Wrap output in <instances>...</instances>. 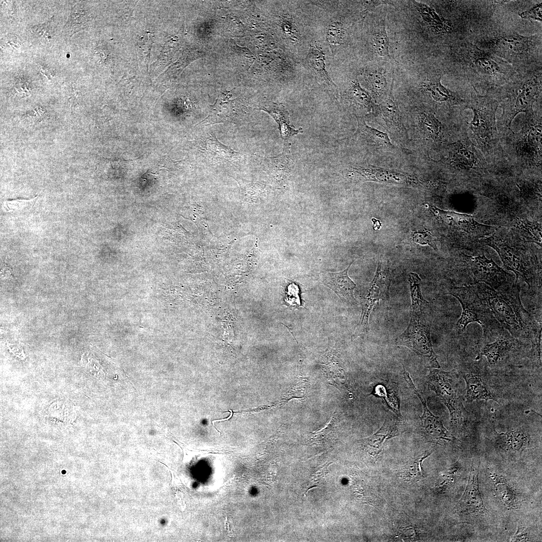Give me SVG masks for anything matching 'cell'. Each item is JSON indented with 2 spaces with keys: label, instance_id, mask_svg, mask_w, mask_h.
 I'll list each match as a JSON object with an SVG mask.
<instances>
[{
  "label": "cell",
  "instance_id": "f546056e",
  "mask_svg": "<svg viewBox=\"0 0 542 542\" xmlns=\"http://www.w3.org/2000/svg\"><path fill=\"white\" fill-rule=\"evenodd\" d=\"M409 282L412 301V312H423L428 302L423 298L422 295L421 279L417 274L412 272L409 275Z\"/></svg>",
  "mask_w": 542,
  "mask_h": 542
},
{
  "label": "cell",
  "instance_id": "6da1fadb",
  "mask_svg": "<svg viewBox=\"0 0 542 542\" xmlns=\"http://www.w3.org/2000/svg\"><path fill=\"white\" fill-rule=\"evenodd\" d=\"M473 285L494 318L513 337L528 339L533 345L541 342V325H537L523 306L517 283L515 282L498 290L483 283Z\"/></svg>",
  "mask_w": 542,
  "mask_h": 542
},
{
  "label": "cell",
  "instance_id": "277c9868",
  "mask_svg": "<svg viewBox=\"0 0 542 542\" xmlns=\"http://www.w3.org/2000/svg\"><path fill=\"white\" fill-rule=\"evenodd\" d=\"M458 268L461 277L460 286L483 283L498 290L515 282L510 274L484 254L477 256L463 254Z\"/></svg>",
  "mask_w": 542,
  "mask_h": 542
},
{
  "label": "cell",
  "instance_id": "1f68e13d",
  "mask_svg": "<svg viewBox=\"0 0 542 542\" xmlns=\"http://www.w3.org/2000/svg\"><path fill=\"white\" fill-rule=\"evenodd\" d=\"M346 36V30L342 23L333 21L326 31V40L331 49H334L343 44Z\"/></svg>",
  "mask_w": 542,
  "mask_h": 542
},
{
  "label": "cell",
  "instance_id": "60d3db41",
  "mask_svg": "<svg viewBox=\"0 0 542 542\" xmlns=\"http://www.w3.org/2000/svg\"><path fill=\"white\" fill-rule=\"evenodd\" d=\"M529 539L528 531L524 527L520 526L518 527L515 534L511 539V541H529Z\"/></svg>",
  "mask_w": 542,
  "mask_h": 542
},
{
  "label": "cell",
  "instance_id": "8992f818",
  "mask_svg": "<svg viewBox=\"0 0 542 542\" xmlns=\"http://www.w3.org/2000/svg\"><path fill=\"white\" fill-rule=\"evenodd\" d=\"M431 325L424 311L411 312L406 329L396 339V344L404 346L421 356L430 368H440L431 338Z\"/></svg>",
  "mask_w": 542,
  "mask_h": 542
},
{
  "label": "cell",
  "instance_id": "83f0119b",
  "mask_svg": "<svg viewBox=\"0 0 542 542\" xmlns=\"http://www.w3.org/2000/svg\"><path fill=\"white\" fill-rule=\"evenodd\" d=\"M491 476L494 482V489L497 497L507 508H515L517 496L513 489L499 475L494 474Z\"/></svg>",
  "mask_w": 542,
  "mask_h": 542
},
{
  "label": "cell",
  "instance_id": "ba28073f",
  "mask_svg": "<svg viewBox=\"0 0 542 542\" xmlns=\"http://www.w3.org/2000/svg\"><path fill=\"white\" fill-rule=\"evenodd\" d=\"M466 57H468L470 66L480 77L496 80L508 79L513 71L509 65L494 54L481 50L474 46L466 49Z\"/></svg>",
  "mask_w": 542,
  "mask_h": 542
},
{
  "label": "cell",
  "instance_id": "4316f807",
  "mask_svg": "<svg viewBox=\"0 0 542 542\" xmlns=\"http://www.w3.org/2000/svg\"><path fill=\"white\" fill-rule=\"evenodd\" d=\"M379 107L387 125L405 132L398 107L390 92L382 100Z\"/></svg>",
  "mask_w": 542,
  "mask_h": 542
},
{
  "label": "cell",
  "instance_id": "ac0fdd59",
  "mask_svg": "<svg viewBox=\"0 0 542 542\" xmlns=\"http://www.w3.org/2000/svg\"><path fill=\"white\" fill-rule=\"evenodd\" d=\"M344 96L354 110L359 113H368L379 110V107L378 108L373 102L369 93L356 80L350 82Z\"/></svg>",
  "mask_w": 542,
  "mask_h": 542
},
{
  "label": "cell",
  "instance_id": "484cf974",
  "mask_svg": "<svg viewBox=\"0 0 542 542\" xmlns=\"http://www.w3.org/2000/svg\"><path fill=\"white\" fill-rule=\"evenodd\" d=\"M205 150L209 157L219 161H238L241 159L239 153L222 144L212 134L205 140Z\"/></svg>",
  "mask_w": 542,
  "mask_h": 542
},
{
  "label": "cell",
  "instance_id": "836d02e7",
  "mask_svg": "<svg viewBox=\"0 0 542 542\" xmlns=\"http://www.w3.org/2000/svg\"><path fill=\"white\" fill-rule=\"evenodd\" d=\"M420 120L421 126L424 133L428 137L436 139L438 137L441 130V123L430 113H422Z\"/></svg>",
  "mask_w": 542,
  "mask_h": 542
},
{
  "label": "cell",
  "instance_id": "3957f363",
  "mask_svg": "<svg viewBox=\"0 0 542 542\" xmlns=\"http://www.w3.org/2000/svg\"><path fill=\"white\" fill-rule=\"evenodd\" d=\"M449 294L460 302L462 312L456 323L460 334L464 332L468 324L477 322L486 336L502 328L486 304L482 301L474 285L452 288Z\"/></svg>",
  "mask_w": 542,
  "mask_h": 542
},
{
  "label": "cell",
  "instance_id": "8d00e7d4",
  "mask_svg": "<svg viewBox=\"0 0 542 542\" xmlns=\"http://www.w3.org/2000/svg\"><path fill=\"white\" fill-rule=\"evenodd\" d=\"M413 240L421 244H429L434 249H437L435 238L428 231H420L414 233Z\"/></svg>",
  "mask_w": 542,
  "mask_h": 542
},
{
  "label": "cell",
  "instance_id": "d4e9b609",
  "mask_svg": "<svg viewBox=\"0 0 542 542\" xmlns=\"http://www.w3.org/2000/svg\"><path fill=\"white\" fill-rule=\"evenodd\" d=\"M440 74L433 75L424 83L423 87L437 102L455 104L458 100L455 93L443 86L441 83Z\"/></svg>",
  "mask_w": 542,
  "mask_h": 542
},
{
  "label": "cell",
  "instance_id": "5bb4252c",
  "mask_svg": "<svg viewBox=\"0 0 542 542\" xmlns=\"http://www.w3.org/2000/svg\"><path fill=\"white\" fill-rule=\"evenodd\" d=\"M484 337L489 341L483 346L481 354L486 357L491 365H496L505 356L517 341L503 328Z\"/></svg>",
  "mask_w": 542,
  "mask_h": 542
},
{
  "label": "cell",
  "instance_id": "ab89813d",
  "mask_svg": "<svg viewBox=\"0 0 542 542\" xmlns=\"http://www.w3.org/2000/svg\"><path fill=\"white\" fill-rule=\"evenodd\" d=\"M466 149H461L456 154L455 157L457 161L465 165H470L473 162L474 156L472 153Z\"/></svg>",
  "mask_w": 542,
  "mask_h": 542
},
{
  "label": "cell",
  "instance_id": "e0dca14e",
  "mask_svg": "<svg viewBox=\"0 0 542 542\" xmlns=\"http://www.w3.org/2000/svg\"><path fill=\"white\" fill-rule=\"evenodd\" d=\"M352 262L342 272H324L321 274L322 282L332 290L342 300L351 304H354L356 302L353 295L356 284L348 275V269Z\"/></svg>",
  "mask_w": 542,
  "mask_h": 542
},
{
  "label": "cell",
  "instance_id": "d6986e66",
  "mask_svg": "<svg viewBox=\"0 0 542 542\" xmlns=\"http://www.w3.org/2000/svg\"><path fill=\"white\" fill-rule=\"evenodd\" d=\"M466 385V400L472 402L474 400H484L485 402L493 400L498 402L489 389L487 384L477 374L466 373L463 374Z\"/></svg>",
  "mask_w": 542,
  "mask_h": 542
},
{
  "label": "cell",
  "instance_id": "7402d4cb",
  "mask_svg": "<svg viewBox=\"0 0 542 542\" xmlns=\"http://www.w3.org/2000/svg\"><path fill=\"white\" fill-rule=\"evenodd\" d=\"M356 118L358 125L354 134L356 139L361 140L366 144L385 149H392L394 148L386 133L369 126L362 117L356 116Z\"/></svg>",
  "mask_w": 542,
  "mask_h": 542
},
{
  "label": "cell",
  "instance_id": "2e32d148",
  "mask_svg": "<svg viewBox=\"0 0 542 542\" xmlns=\"http://www.w3.org/2000/svg\"><path fill=\"white\" fill-rule=\"evenodd\" d=\"M353 171L360 175L366 181L406 186H415L420 183L415 177L394 170L369 166L366 167L354 168Z\"/></svg>",
  "mask_w": 542,
  "mask_h": 542
},
{
  "label": "cell",
  "instance_id": "7c38bea8",
  "mask_svg": "<svg viewBox=\"0 0 542 542\" xmlns=\"http://www.w3.org/2000/svg\"><path fill=\"white\" fill-rule=\"evenodd\" d=\"M514 81L517 93L510 105V113L514 117L517 113L530 110L541 87V73L520 77Z\"/></svg>",
  "mask_w": 542,
  "mask_h": 542
},
{
  "label": "cell",
  "instance_id": "30bf717a",
  "mask_svg": "<svg viewBox=\"0 0 542 542\" xmlns=\"http://www.w3.org/2000/svg\"><path fill=\"white\" fill-rule=\"evenodd\" d=\"M535 40L534 37L505 34L492 39L490 48L499 57L512 61L527 56L535 46Z\"/></svg>",
  "mask_w": 542,
  "mask_h": 542
},
{
  "label": "cell",
  "instance_id": "5b68a950",
  "mask_svg": "<svg viewBox=\"0 0 542 542\" xmlns=\"http://www.w3.org/2000/svg\"><path fill=\"white\" fill-rule=\"evenodd\" d=\"M429 388L434 391L448 408L452 426L464 425L468 413L463 404L457 387V376L454 371L430 368L427 376Z\"/></svg>",
  "mask_w": 542,
  "mask_h": 542
},
{
  "label": "cell",
  "instance_id": "7a4b0ae2",
  "mask_svg": "<svg viewBox=\"0 0 542 542\" xmlns=\"http://www.w3.org/2000/svg\"><path fill=\"white\" fill-rule=\"evenodd\" d=\"M480 242L494 249L499 255L504 267L513 272L515 282L522 281L532 293L541 289V266L519 238L506 230H497L491 236L482 238Z\"/></svg>",
  "mask_w": 542,
  "mask_h": 542
},
{
  "label": "cell",
  "instance_id": "ffe728a7",
  "mask_svg": "<svg viewBox=\"0 0 542 542\" xmlns=\"http://www.w3.org/2000/svg\"><path fill=\"white\" fill-rule=\"evenodd\" d=\"M496 443L498 448L510 453L522 451L529 444L527 435L521 429H511L505 433H497Z\"/></svg>",
  "mask_w": 542,
  "mask_h": 542
},
{
  "label": "cell",
  "instance_id": "e575fe53",
  "mask_svg": "<svg viewBox=\"0 0 542 542\" xmlns=\"http://www.w3.org/2000/svg\"><path fill=\"white\" fill-rule=\"evenodd\" d=\"M37 197L32 199H17L3 202L2 209L6 212L20 213L33 207Z\"/></svg>",
  "mask_w": 542,
  "mask_h": 542
},
{
  "label": "cell",
  "instance_id": "4dcf8cb0",
  "mask_svg": "<svg viewBox=\"0 0 542 542\" xmlns=\"http://www.w3.org/2000/svg\"><path fill=\"white\" fill-rule=\"evenodd\" d=\"M515 227L526 241L541 245V229L539 224L526 220H518L515 222Z\"/></svg>",
  "mask_w": 542,
  "mask_h": 542
},
{
  "label": "cell",
  "instance_id": "44dd1931",
  "mask_svg": "<svg viewBox=\"0 0 542 542\" xmlns=\"http://www.w3.org/2000/svg\"><path fill=\"white\" fill-rule=\"evenodd\" d=\"M259 109L266 112L275 120L279 125L281 137L285 142L293 136L303 133L302 128L295 129L290 124L289 113L282 104L273 103L267 106H261Z\"/></svg>",
  "mask_w": 542,
  "mask_h": 542
},
{
  "label": "cell",
  "instance_id": "f1b7e54d",
  "mask_svg": "<svg viewBox=\"0 0 542 542\" xmlns=\"http://www.w3.org/2000/svg\"><path fill=\"white\" fill-rule=\"evenodd\" d=\"M394 386L392 384L388 385L386 387L383 384H377L374 387L371 394L377 397L382 398L387 403L388 407L396 414L400 420H401L402 417L399 410L398 394Z\"/></svg>",
  "mask_w": 542,
  "mask_h": 542
},
{
  "label": "cell",
  "instance_id": "b9f144b4",
  "mask_svg": "<svg viewBox=\"0 0 542 542\" xmlns=\"http://www.w3.org/2000/svg\"><path fill=\"white\" fill-rule=\"evenodd\" d=\"M541 128H539L538 127L537 128L536 127H535V128L533 130H532L530 131L529 136L531 138H529V140H531L532 143L533 144L541 145Z\"/></svg>",
  "mask_w": 542,
  "mask_h": 542
},
{
  "label": "cell",
  "instance_id": "9c48e42d",
  "mask_svg": "<svg viewBox=\"0 0 542 542\" xmlns=\"http://www.w3.org/2000/svg\"><path fill=\"white\" fill-rule=\"evenodd\" d=\"M403 375L408 385L419 397L423 405V414L417 419L419 429L423 435L428 441L439 444L455 440V438L445 428L440 418L430 412L425 398L416 388L409 373L404 368Z\"/></svg>",
  "mask_w": 542,
  "mask_h": 542
},
{
  "label": "cell",
  "instance_id": "74e56055",
  "mask_svg": "<svg viewBox=\"0 0 542 542\" xmlns=\"http://www.w3.org/2000/svg\"><path fill=\"white\" fill-rule=\"evenodd\" d=\"M520 17L525 19H532L541 22L542 7L541 3L536 5L528 10L524 11L519 14Z\"/></svg>",
  "mask_w": 542,
  "mask_h": 542
},
{
  "label": "cell",
  "instance_id": "d590c367",
  "mask_svg": "<svg viewBox=\"0 0 542 542\" xmlns=\"http://www.w3.org/2000/svg\"><path fill=\"white\" fill-rule=\"evenodd\" d=\"M83 11L80 9L79 5L75 6L72 10L68 21L66 25L69 33H74L79 31L82 25Z\"/></svg>",
  "mask_w": 542,
  "mask_h": 542
},
{
  "label": "cell",
  "instance_id": "d6a6232c",
  "mask_svg": "<svg viewBox=\"0 0 542 542\" xmlns=\"http://www.w3.org/2000/svg\"><path fill=\"white\" fill-rule=\"evenodd\" d=\"M373 46L375 51L380 56H386L389 54V39L385 29V23L381 21L374 32Z\"/></svg>",
  "mask_w": 542,
  "mask_h": 542
},
{
  "label": "cell",
  "instance_id": "9a60e30c",
  "mask_svg": "<svg viewBox=\"0 0 542 542\" xmlns=\"http://www.w3.org/2000/svg\"><path fill=\"white\" fill-rule=\"evenodd\" d=\"M306 61L325 90L338 100L339 94L337 87L329 75L326 67L325 53L317 42L311 44Z\"/></svg>",
  "mask_w": 542,
  "mask_h": 542
},
{
  "label": "cell",
  "instance_id": "52a82bcc",
  "mask_svg": "<svg viewBox=\"0 0 542 542\" xmlns=\"http://www.w3.org/2000/svg\"><path fill=\"white\" fill-rule=\"evenodd\" d=\"M390 282L391 275L388 267L379 262L374 277L361 301L362 314L355 334L368 331V318L375 304L380 300H389Z\"/></svg>",
  "mask_w": 542,
  "mask_h": 542
},
{
  "label": "cell",
  "instance_id": "cb8c5ba5",
  "mask_svg": "<svg viewBox=\"0 0 542 542\" xmlns=\"http://www.w3.org/2000/svg\"><path fill=\"white\" fill-rule=\"evenodd\" d=\"M398 423L392 419L385 420L381 427L373 435L365 440L366 446L369 447L371 453L378 454L381 450L382 444L385 439H389L398 435Z\"/></svg>",
  "mask_w": 542,
  "mask_h": 542
},
{
  "label": "cell",
  "instance_id": "7bdbcfd3",
  "mask_svg": "<svg viewBox=\"0 0 542 542\" xmlns=\"http://www.w3.org/2000/svg\"><path fill=\"white\" fill-rule=\"evenodd\" d=\"M230 411L231 412L230 416L229 417H228L227 418L224 419H221V420H215V421H212V424H213V427H214V425L213 424L214 422H216V421H222L227 420H228L229 418H230L232 416V411L231 410H230Z\"/></svg>",
  "mask_w": 542,
  "mask_h": 542
},
{
  "label": "cell",
  "instance_id": "8fae6325",
  "mask_svg": "<svg viewBox=\"0 0 542 542\" xmlns=\"http://www.w3.org/2000/svg\"><path fill=\"white\" fill-rule=\"evenodd\" d=\"M431 209L445 224L464 236L483 237L492 228L478 223L471 215L445 211L435 207H431Z\"/></svg>",
  "mask_w": 542,
  "mask_h": 542
},
{
  "label": "cell",
  "instance_id": "603a6c76",
  "mask_svg": "<svg viewBox=\"0 0 542 542\" xmlns=\"http://www.w3.org/2000/svg\"><path fill=\"white\" fill-rule=\"evenodd\" d=\"M364 80L369 94L376 100H382L387 93V82L382 70L371 68L365 71Z\"/></svg>",
  "mask_w": 542,
  "mask_h": 542
},
{
  "label": "cell",
  "instance_id": "4fadbf2b",
  "mask_svg": "<svg viewBox=\"0 0 542 542\" xmlns=\"http://www.w3.org/2000/svg\"><path fill=\"white\" fill-rule=\"evenodd\" d=\"M479 463L471 465L467 486L456 506L460 512L482 513L486 510L479 489Z\"/></svg>",
  "mask_w": 542,
  "mask_h": 542
},
{
  "label": "cell",
  "instance_id": "f35d334b",
  "mask_svg": "<svg viewBox=\"0 0 542 542\" xmlns=\"http://www.w3.org/2000/svg\"><path fill=\"white\" fill-rule=\"evenodd\" d=\"M288 295L287 296L289 301L288 302L292 306H301V302L298 295L299 290L298 287L294 284H290L288 287Z\"/></svg>",
  "mask_w": 542,
  "mask_h": 542
}]
</instances>
